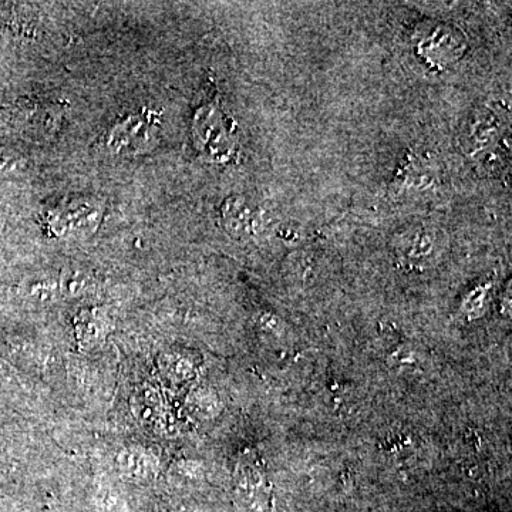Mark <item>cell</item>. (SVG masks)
Masks as SVG:
<instances>
[{
  "instance_id": "obj_9",
  "label": "cell",
  "mask_w": 512,
  "mask_h": 512,
  "mask_svg": "<svg viewBox=\"0 0 512 512\" xmlns=\"http://www.w3.org/2000/svg\"><path fill=\"white\" fill-rule=\"evenodd\" d=\"M23 167V160L10 151L0 150V177L18 173Z\"/></svg>"
},
{
  "instance_id": "obj_4",
  "label": "cell",
  "mask_w": 512,
  "mask_h": 512,
  "mask_svg": "<svg viewBox=\"0 0 512 512\" xmlns=\"http://www.w3.org/2000/svg\"><path fill=\"white\" fill-rule=\"evenodd\" d=\"M221 220L229 235L239 239L256 237L261 231L262 218L259 211L247 198H227L221 208Z\"/></svg>"
},
{
  "instance_id": "obj_3",
  "label": "cell",
  "mask_w": 512,
  "mask_h": 512,
  "mask_svg": "<svg viewBox=\"0 0 512 512\" xmlns=\"http://www.w3.org/2000/svg\"><path fill=\"white\" fill-rule=\"evenodd\" d=\"M101 211L90 202H72L59 207L47 217L50 234L59 238H82L92 234L100 224Z\"/></svg>"
},
{
  "instance_id": "obj_7",
  "label": "cell",
  "mask_w": 512,
  "mask_h": 512,
  "mask_svg": "<svg viewBox=\"0 0 512 512\" xmlns=\"http://www.w3.org/2000/svg\"><path fill=\"white\" fill-rule=\"evenodd\" d=\"M30 298L39 303H50L62 296L60 293L59 278L47 275L46 278H37L28 288Z\"/></svg>"
},
{
  "instance_id": "obj_10",
  "label": "cell",
  "mask_w": 512,
  "mask_h": 512,
  "mask_svg": "<svg viewBox=\"0 0 512 512\" xmlns=\"http://www.w3.org/2000/svg\"><path fill=\"white\" fill-rule=\"evenodd\" d=\"M488 286H480V288H477L476 291L471 293L470 296H468L467 302H466V309L468 312H474L477 311V309H480L481 306H483V302H485V295H487Z\"/></svg>"
},
{
  "instance_id": "obj_6",
  "label": "cell",
  "mask_w": 512,
  "mask_h": 512,
  "mask_svg": "<svg viewBox=\"0 0 512 512\" xmlns=\"http://www.w3.org/2000/svg\"><path fill=\"white\" fill-rule=\"evenodd\" d=\"M439 235L431 228H412L403 232L397 241V249L407 259H423L436 248Z\"/></svg>"
},
{
  "instance_id": "obj_1",
  "label": "cell",
  "mask_w": 512,
  "mask_h": 512,
  "mask_svg": "<svg viewBox=\"0 0 512 512\" xmlns=\"http://www.w3.org/2000/svg\"><path fill=\"white\" fill-rule=\"evenodd\" d=\"M160 120V114L154 110L144 109L140 113L131 114L104 133L101 147L107 153L117 156L146 150L156 137Z\"/></svg>"
},
{
  "instance_id": "obj_2",
  "label": "cell",
  "mask_w": 512,
  "mask_h": 512,
  "mask_svg": "<svg viewBox=\"0 0 512 512\" xmlns=\"http://www.w3.org/2000/svg\"><path fill=\"white\" fill-rule=\"evenodd\" d=\"M195 144L214 161H227L234 151V138L225 124L224 114L214 104L201 107L194 120Z\"/></svg>"
},
{
  "instance_id": "obj_5",
  "label": "cell",
  "mask_w": 512,
  "mask_h": 512,
  "mask_svg": "<svg viewBox=\"0 0 512 512\" xmlns=\"http://www.w3.org/2000/svg\"><path fill=\"white\" fill-rule=\"evenodd\" d=\"M500 116L494 109H483L474 114L470 128L467 131L466 150L470 156L488 150L501 134Z\"/></svg>"
},
{
  "instance_id": "obj_8",
  "label": "cell",
  "mask_w": 512,
  "mask_h": 512,
  "mask_svg": "<svg viewBox=\"0 0 512 512\" xmlns=\"http://www.w3.org/2000/svg\"><path fill=\"white\" fill-rule=\"evenodd\" d=\"M60 293L66 296L82 295L90 286V278L86 272L70 269L59 276Z\"/></svg>"
}]
</instances>
